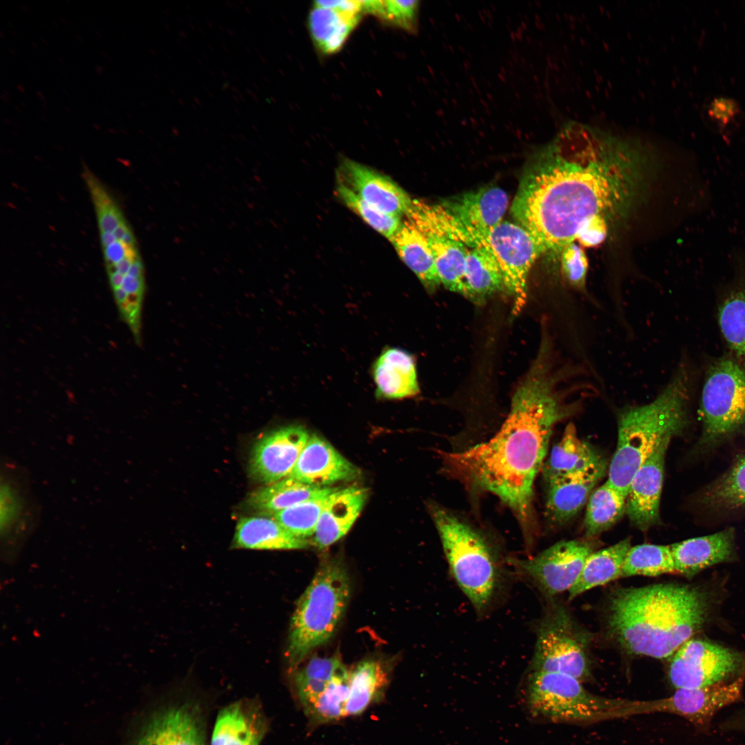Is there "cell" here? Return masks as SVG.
Here are the masks:
<instances>
[{"label":"cell","mask_w":745,"mask_h":745,"mask_svg":"<svg viewBox=\"0 0 745 745\" xmlns=\"http://www.w3.org/2000/svg\"><path fill=\"white\" fill-rule=\"evenodd\" d=\"M344 667L337 657H315L303 667L295 669L292 674L293 688L303 711L313 704Z\"/></svg>","instance_id":"8d00e7d4"},{"label":"cell","mask_w":745,"mask_h":745,"mask_svg":"<svg viewBox=\"0 0 745 745\" xmlns=\"http://www.w3.org/2000/svg\"><path fill=\"white\" fill-rule=\"evenodd\" d=\"M326 488L313 486L288 477L253 491L246 504L252 510L273 515L318 495Z\"/></svg>","instance_id":"e575fe53"},{"label":"cell","mask_w":745,"mask_h":745,"mask_svg":"<svg viewBox=\"0 0 745 745\" xmlns=\"http://www.w3.org/2000/svg\"><path fill=\"white\" fill-rule=\"evenodd\" d=\"M349 680L350 671L344 667L332 679L313 704L304 711L310 723L320 725L346 717Z\"/></svg>","instance_id":"ab89813d"},{"label":"cell","mask_w":745,"mask_h":745,"mask_svg":"<svg viewBox=\"0 0 745 745\" xmlns=\"http://www.w3.org/2000/svg\"><path fill=\"white\" fill-rule=\"evenodd\" d=\"M606 470V463L547 482L546 513L549 520L562 523L575 515Z\"/></svg>","instance_id":"cb8c5ba5"},{"label":"cell","mask_w":745,"mask_h":745,"mask_svg":"<svg viewBox=\"0 0 745 745\" xmlns=\"http://www.w3.org/2000/svg\"><path fill=\"white\" fill-rule=\"evenodd\" d=\"M605 463L591 445L578 437L575 425L569 423L544 464L543 475L547 483Z\"/></svg>","instance_id":"83f0119b"},{"label":"cell","mask_w":745,"mask_h":745,"mask_svg":"<svg viewBox=\"0 0 745 745\" xmlns=\"http://www.w3.org/2000/svg\"><path fill=\"white\" fill-rule=\"evenodd\" d=\"M388 682V672L379 661L368 659L358 664L350 671L346 716L359 715L372 704L380 702Z\"/></svg>","instance_id":"d6a6232c"},{"label":"cell","mask_w":745,"mask_h":745,"mask_svg":"<svg viewBox=\"0 0 745 745\" xmlns=\"http://www.w3.org/2000/svg\"><path fill=\"white\" fill-rule=\"evenodd\" d=\"M592 552L591 546L585 542L561 541L534 557L509 562L518 573L551 597L569 590Z\"/></svg>","instance_id":"4fadbf2b"},{"label":"cell","mask_w":745,"mask_h":745,"mask_svg":"<svg viewBox=\"0 0 745 745\" xmlns=\"http://www.w3.org/2000/svg\"><path fill=\"white\" fill-rule=\"evenodd\" d=\"M424 234L432 249L441 284L467 298L465 269L468 250L466 245L437 235Z\"/></svg>","instance_id":"d590c367"},{"label":"cell","mask_w":745,"mask_h":745,"mask_svg":"<svg viewBox=\"0 0 745 745\" xmlns=\"http://www.w3.org/2000/svg\"><path fill=\"white\" fill-rule=\"evenodd\" d=\"M731 259L737 277L719 308L718 322L731 348L745 357V250L735 249Z\"/></svg>","instance_id":"f1b7e54d"},{"label":"cell","mask_w":745,"mask_h":745,"mask_svg":"<svg viewBox=\"0 0 745 745\" xmlns=\"http://www.w3.org/2000/svg\"><path fill=\"white\" fill-rule=\"evenodd\" d=\"M1 465V536L2 553L12 559L32 532L38 518V507L26 475L16 464Z\"/></svg>","instance_id":"9a60e30c"},{"label":"cell","mask_w":745,"mask_h":745,"mask_svg":"<svg viewBox=\"0 0 745 745\" xmlns=\"http://www.w3.org/2000/svg\"><path fill=\"white\" fill-rule=\"evenodd\" d=\"M368 490L359 486L337 488L322 509L314 534V544L323 549L343 537L361 513Z\"/></svg>","instance_id":"d4e9b609"},{"label":"cell","mask_w":745,"mask_h":745,"mask_svg":"<svg viewBox=\"0 0 745 745\" xmlns=\"http://www.w3.org/2000/svg\"><path fill=\"white\" fill-rule=\"evenodd\" d=\"M542 352L515 391L507 419L489 441L464 451L442 453L452 475L497 495L530 530L533 483L555 425L571 408L562 402Z\"/></svg>","instance_id":"7a4b0ae2"},{"label":"cell","mask_w":745,"mask_h":745,"mask_svg":"<svg viewBox=\"0 0 745 745\" xmlns=\"http://www.w3.org/2000/svg\"><path fill=\"white\" fill-rule=\"evenodd\" d=\"M559 255L562 272L568 284L578 289L584 288L588 270L584 250L573 243L564 248Z\"/></svg>","instance_id":"f6af8a7d"},{"label":"cell","mask_w":745,"mask_h":745,"mask_svg":"<svg viewBox=\"0 0 745 745\" xmlns=\"http://www.w3.org/2000/svg\"><path fill=\"white\" fill-rule=\"evenodd\" d=\"M337 488L324 492L272 515L284 528L296 537L306 539L315 534L322 509L329 495Z\"/></svg>","instance_id":"b9f144b4"},{"label":"cell","mask_w":745,"mask_h":745,"mask_svg":"<svg viewBox=\"0 0 745 745\" xmlns=\"http://www.w3.org/2000/svg\"><path fill=\"white\" fill-rule=\"evenodd\" d=\"M483 246L490 250L499 266L504 288L513 297V312L517 315L526 304L529 271L545 252L525 228L509 221H502L490 230Z\"/></svg>","instance_id":"8fae6325"},{"label":"cell","mask_w":745,"mask_h":745,"mask_svg":"<svg viewBox=\"0 0 745 745\" xmlns=\"http://www.w3.org/2000/svg\"><path fill=\"white\" fill-rule=\"evenodd\" d=\"M359 475L358 468L322 437L312 435L290 477L317 487H328Z\"/></svg>","instance_id":"7402d4cb"},{"label":"cell","mask_w":745,"mask_h":745,"mask_svg":"<svg viewBox=\"0 0 745 745\" xmlns=\"http://www.w3.org/2000/svg\"><path fill=\"white\" fill-rule=\"evenodd\" d=\"M115 297L118 304H121L126 301L128 294L121 288H117L113 290Z\"/></svg>","instance_id":"bcb514c9"},{"label":"cell","mask_w":745,"mask_h":745,"mask_svg":"<svg viewBox=\"0 0 745 745\" xmlns=\"http://www.w3.org/2000/svg\"><path fill=\"white\" fill-rule=\"evenodd\" d=\"M672 437L665 438L635 473L626 497V513L642 530L659 519L666 450Z\"/></svg>","instance_id":"e0dca14e"},{"label":"cell","mask_w":745,"mask_h":745,"mask_svg":"<svg viewBox=\"0 0 745 745\" xmlns=\"http://www.w3.org/2000/svg\"><path fill=\"white\" fill-rule=\"evenodd\" d=\"M649 156L641 139L568 120L534 156L513 217L545 252L598 245L629 209Z\"/></svg>","instance_id":"6da1fadb"},{"label":"cell","mask_w":745,"mask_h":745,"mask_svg":"<svg viewBox=\"0 0 745 745\" xmlns=\"http://www.w3.org/2000/svg\"><path fill=\"white\" fill-rule=\"evenodd\" d=\"M526 701L535 717L573 724L624 717L631 702L593 695L566 674L532 670L526 679Z\"/></svg>","instance_id":"52a82bcc"},{"label":"cell","mask_w":745,"mask_h":745,"mask_svg":"<svg viewBox=\"0 0 745 745\" xmlns=\"http://www.w3.org/2000/svg\"><path fill=\"white\" fill-rule=\"evenodd\" d=\"M465 281L467 298L478 304L484 303L490 295L504 288L499 266L486 246L468 251Z\"/></svg>","instance_id":"836d02e7"},{"label":"cell","mask_w":745,"mask_h":745,"mask_svg":"<svg viewBox=\"0 0 745 745\" xmlns=\"http://www.w3.org/2000/svg\"><path fill=\"white\" fill-rule=\"evenodd\" d=\"M370 373L378 399H403L419 393L415 359L403 349L384 348L372 363Z\"/></svg>","instance_id":"603a6c76"},{"label":"cell","mask_w":745,"mask_h":745,"mask_svg":"<svg viewBox=\"0 0 745 745\" xmlns=\"http://www.w3.org/2000/svg\"><path fill=\"white\" fill-rule=\"evenodd\" d=\"M744 676L696 688H678L670 697L652 701H633L628 715L666 712L682 716L697 726L709 724L720 709L737 701L742 693Z\"/></svg>","instance_id":"5bb4252c"},{"label":"cell","mask_w":745,"mask_h":745,"mask_svg":"<svg viewBox=\"0 0 745 745\" xmlns=\"http://www.w3.org/2000/svg\"><path fill=\"white\" fill-rule=\"evenodd\" d=\"M306 539L296 537L273 517H244L236 526L233 546L254 550L302 549Z\"/></svg>","instance_id":"f546056e"},{"label":"cell","mask_w":745,"mask_h":745,"mask_svg":"<svg viewBox=\"0 0 745 745\" xmlns=\"http://www.w3.org/2000/svg\"><path fill=\"white\" fill-rule=\"evenodd\" d=\"M688 392L687 374L679 370L651 402L619 415L617 446L606 481L626 497L635 473L653 450L686 425Z\"/></svg>","instance_id":"277c9868"},{"label":"cell","mask_w":745,"mask_h":745,"mask_svg":"<svg viewBox=\"0 0 745 745\" xmlns=\"http://www.w3.org/2000/svg\"><path fill=\"white\" fill-rule=\"evenodd\" d=\"M626 497L606 481L590 495L584 519L585 535L596 536L614 525L626 513Z\"/></svg>","instance_id":"74e56055"},{"label":"cell","mask_w":745,"mask_h":745,"mask_svg":"<svg viewBox=\"0 0 745 745\" xmlns=\"http://www.w3.org/2000/svg\"><path fill=\"white\" fill-rule=\"evenodd\" d=\"M203 717L188 704L168 707L147 724L136 745H206Z\"/></svg>","instance_id":"44dd1931"},{"label":"cell","mask_w":745,"mask_h":745,"mask_svg":"<svg viewBox=\"0 0 745 745\" xmlns=\"http://www.w3.org/2000/svg\"><path fill=\"white\" fill-rule=\"evenodd\" d=\"M365 13L371 14L381 21L414 33L418 28L419 1L417 0L363 1Z\"/></svg>","instance_id":"7bdbcfd3"},{"label":"cell","mask_w":745,"mask_h":745,"mask_svg":"<svg viewBox=\"0 0 745 745\" xmlns=\"http://www.w3.org/2000/svg\"><path fill=\"white\" fill-rule=\"evenodd\" d=\"M735 531L726 528L712 535L694 537L671 545L675 573L691 577L733 557Z\"/></svg>","instance_id":"484cf974"},{"label":"cell","mask_w":745,"mask_h":745,"mask_svg":"<svg viewBox=\"0 0 745 745\" xmlns=\"http://www.w3.org/2000/svg\"><path fill=\"white\" fill-rule=\"evenodd\" d=\"M364 13L363 1H314L308 23L317 50L324 55L338 52Z\"/></svg>","instance_id":"ac0fdd59"},{"label":"cell","mask_w":745,"mask_h":745,"mask_svg":"<svg viewBox=\"0 0 745 745\" xmlns=\"http://www.w3.org/2000/svg\"><path fill=\"white\" fill-rule=\"evenodd\" d=\"M470 233L475 247L501 222L508 206L501 188L485 187L443 201L441 205Z\"/></svg>","instance_id":"d6986e66"},{"label":"cell","mask_w":745,"mask_h":745,"mask_svg":"<svg viewBox=\"0 0 745 745\" xmlns=\"http://www.w3.org/2000/svg\"><path fill=\"white\" fill-rule=\"evenodd\" d=\"M589 639L562 606L550 608L539 624L529 670L564 673L584 682L590 679Z\"/></svg>","instance_id":"9c48e42d"},{"label":"cell","mask_w":745,"mask_h":745,"mask_svg":"<svg viewBox=\"0 0 745 745\" xmlns=\"http://www.w3.org/2000/svg\"><path fill=\"white\" fill-rule=\"evenodd\" d=\"M398 255L429 290L440 284L434 255L426 235L408 219L389 239Z\"/></svg>","instance_id":"4dcf8cb0"},{"label":"cell","mask_w":745,"mask_h":745,"mask_svg":"<svg viewBox=\"0 0 745 745\" xmlns=\"http://www.w3.org/2000/svg\"><path fill=\"white\" fill-rule=\"evenodd\" d=\"M310 436L300 425L284 426L264 434L251 451L250 476L267 485L289 477Z\"/></svg>","instance_id":"2e32d148"},{"label":"cell","mask_w":745,"mask_h":745,"mask_svg":"<svg viewBox=\"0 0 745 745\" xmlns=\"http://www.w3.org/2000/svg\"><path fill=\"white\" fill-rule=\"evenodd\" d=\"M741 655L702 639H688L675 653L669 679L676 688H696L724 682L740 671Z\"/></svg>","instance_id":"7c38bea8"},{"label":"cell","mask_w":745,"mask_h":745,"mask_svg":"<svg viewBox=\"0 0 745 745\" xmlns=\"http://www.w3.org/2000/svg\"><path fill=\"white\" fill-rule=\"evenodd\" d=\"M708 599L700 590L659 584L615 591L607 607V627L628 653L670 657L704 624Z\"/></svg>","instance_id":"3957f363"},{"label":"cell","mask_w":745,"mask_h":745,"mask_svg":"<svg viewBox=\"0 0 745 745\" xmlns=\"http://www.w3.org/2000/svg\"><path fill=\"white\" fill-rule=\"evenodd\" d=\"M83 178L94 206L108 277L143 278L137 241L119 205L90 170L85 169Z\"/></svg>","instance_id":"30bf717a"},{"label":"cell","mask_w":745,"mask_h":745,"mask_svg":"<svg viewBox=\"0 0 745 745\" xmlns=\"http://www.w3.org/2000/svg\"><path fill=\"white\" fill-rule=\"evenodd\" d=\"M336 193L350 210L373 229L389 239L402 223L401 217L382 212L366 202L341 181H338Z\"/></svg>","instance_id":"ee69618b"},{"label":"cell","mask_w":745,"mask_h":745,"mask_svg":"<svg viewBox=\"0 0 745 745\" xmlns=\"http://www.w3.org/2000/svg\"><path fill=\"white\" fill-rule=\"evenodd\" d=\"M350 585L341 562L329 559L321 564L292 616L286 657L292 667L333 635L346 610Z\"/></svg>","instance_id":"8992f818"},{"label":"cell","mask_w":745,"mask_h":745,"mask_svg":"<svg viewBox=\"0 0 745 745\" xmlns=\"http://www.w3.org/2000/svg\"><path fill=\"white\" fill-rule=\"evenodd\" d=\"M702 448L717 445L745 426V368L719 359L707 371L702 392Z\"/></svg>","instance_id":"ba28073f"},{"label":"cell","mask_w":745,"mask_h":745,"mask_svg":"<svg viewBox=\"0 0 745 745\" xmlns=\"http://www.w3.org/2000/svg\"><path fill=\"white\" fill-rule=\"evenodd\" d=\"M630 547V540L626 538L606 548L592 552L568 590L569 599L622 577L625 559Z\"/></svg>","instance_id":"1f68e13d"},{"label":"cell","mask_w":745,"mask_h":745,"mask_svg":"<svg viewBox=\"0 0 745 745\" xmlns=\"http://www.w3.org/2000/svg\"><path fill=\"white\" fill-rule=\"evenodd\" d=\"M701 503L715 510H735L745 506V455L738 458L701 495Z\"/></svg>","instance_id":"f35d334b"},{"label":"cell","mask_w":745,"mask_h":745,"mask_svg":"<svg viewBox=\"0 0 745 745\" xmlns=\"http://www.w3.org/2000/svg\"><path fill=\"white\" fill-rule=\"evenodd\" d=\"M667 573H675L670 546L645 544L630 547L625 559L622 577H654Z\"/></svg>","instance_id":"60d3db41"},{"label":"cell","mask_w":745,"mask_h":745,"mask_svg":"<svg viewBox=\"0 0 745 745\" xmlns=\"http://www.w3.org/2000/svg\"><path fill=\"white\" fill-rule=\"evenodd\" d=\"M266 729L259 706L248 701L236 702L217 715L210 745H259Z\"/></svg>","instance_id":"4316f807"},{"label":"cell","mask_w":745,"mask_h":745,"mask_svg":"<svg viewBox=\"0 0 745 745\" xmlns=\"http://www.w3.org/2000/svg\"><path fill=\"white\" fill-rule=\"evenodd\" d=\"M341 170V181L381 211L401 217L410 210L413 200L389 177L348 159L342 161Z\"/></svg>","instance_id":"ffe728a7"},{"label":"cell","mask_w":745,"mask_h":745,"mask_svg":"<svg viewBox=\"0 0 745 745\" xmlns=\"http://www.w3.org/2000/svg\"><path fill=\"white\" fill-rule=\"evenodd\" d=\"M451 574L458 586L479 613L497 596L502 582L498 553L478 530L441 507H430Z\"/></svg>","instance_id":"5b68a950"}]
</instances>
